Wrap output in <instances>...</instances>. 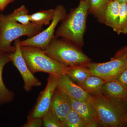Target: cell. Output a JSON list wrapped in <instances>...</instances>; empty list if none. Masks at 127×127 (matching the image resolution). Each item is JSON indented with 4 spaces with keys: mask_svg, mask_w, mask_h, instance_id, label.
I'll list each match as a JSON object with an SVG mask.
<instances>
[{
    "mask_svg": "<svg viewBox=\"0 0 127 127\" xmlns=\"http://www.w3.org/2000/svg\"><path fill=\"white\" fill-rule=\"evenodd\" d=\"M89 8L87 0H81L78 6L72 10L62 20L56 32V37H62L79 48L82 47Z\"/></svg>",
    "mask_w": 127,
    "mask_h": 127,
    "instance_id": "1",
    "label": "cell"
},
{
    "mask_svg": "<svg viewBox=\"0 0 127 127\" xmlns=\"http://www.w3.org/2000/svg\"><path fill=\"white\" fill-rule=\"evenodd\" d=\"M89 100L96 112L101 127H125L127 112L122 102L102 94L92 95Z\"/></svg>",
    "mask_w": 127,
    "mask_h": 127,
    "instance_id": "2",
    "label": "cell"
},
{
    "mask_svg": "<svg viewBox=\"0 0 127 127\" xmlns=\"http://www.w3.org/2000/svg\"><path fill=\"white\" fill-rule=\"evenodd\" d=\"M43 51L51 58L68 67L86 66L92 61L77 46L56 37Z\"/></svg>",
    "mask_w": 127,
    "mask_h": 127,
    "instance_id": "3",
    "label": "cell"
},
{
    "mask_svg": "<svg viewBox=\"0 0 127 127\" xmlns=\"http://www.w3.org/2000/svg\"><path fill=\"white\" fill-rule=\"evenodd\" d=\"M0 18V54L14 52L15 47L11 46L12 41L23 36H34L43 29L42 27L31 22L27 25L18 23L2 15Z\"/></svg>",
    "mask_w": 127,
    "mask_h": 127,
    "instance_id": "4",
    "label": "cell"
},
{
    "mask_svg": "<svg viewBox=\"0 0 127 127\" xmlns=\"http://www.w3.org/2000/svg\"><path fill=\"white\" fill-rule=\"evenodd\" d=\"M21 51L28 68L33 74L43 72L58 76L66 74L68 67L51 58L40 48L21 46Z\"/></svg>",
    "mask_w": 127,
    "mask_h": 127,
    "instance_id": "5",
    "label": "cell"
},
{
    "mask_svg": "<svg viewBox=\"0 0 127 127\" xmlns=\"http://www.w3.org/2000/svg\"><path fill=\"white\" fill-rule=\"evenodd\" d=\"M66 15L65 9L61 5L55 9V15L50 26L45 30L34 36L20 41L21 46H30L45 50L51 41L55 37V30L59 22L62 20Z\"/></svg>",
    "mask_w": 127,
    "mask_h": 127,
    "instance_id": "6",
    "label": "cell"
},
{
    "mask_svg": "<svg viewBox=\"0 0 127 127\" xmlns=\"http://www.w3.org/2000/svg\"><path fill=\"white\" fill-rule=\"evenodd\" d=\"M92 75L105 81L117 79L127 67V59L124 56L114 57L109 62L102 63H89L86 66Z\"/></svg>",
    "mask_w": 127,
    "mask_h": 127,
    "instance_id": "7",
    "label": "cell"
},
{
    "mask_svg": "<svg viewBox=\"0 0 127 127\" xmlns=\"http://www.w3.org/2000/svg\"><path fill=\"white\" fill-rule=\"evenodd\" d=\"M20 42L19 38L16 40L15 51L7 53L11 61L18 69L23 78L24 89L29 92L33 87L41 86L42 83L34 76L28 68L22 53Z\"/></svg>",
    "mask_w": 127,
    "mask_h": 127,
    "instance_id": "8",
    "label": "cell"
},
{
    "mask_svg": "<svg viewBox=\"0 0 127 127\" xmlns=\"http://www.w3.org/2000/svg\"><path fill=\"white\" fill-rule=\"evenodd\" d=\"M59 76L50 75L45 88L41 93L30 118H42L50 109L53 96L57 88Z\"/></svg>",
    "mask_w": 127,
    "mask_h": 127,
    "instance_id": "9",
    "label": "cell"
},
{
    "mask_svg": "<svg viewBox=\"0 0 127 127\" xmlns=\"http://www.w3.org/2000/svg\"><path fill=\"white\" fill-rule=\"evenodd\" d=\"M58 89L70 97L78 100H89L92 95L85 91L78 84L74 83L66 74L58 76Z\"/></svg>",
    "mask_w": 127,
    "mask_h": 127,
    "instance_id": "10",
    "label": "cell"
},
{
    "mask_svg": "<svg viewBox=\"0 0 127 127\" xmlns=\"http://www.w3.org/2000/svg\"><path fill=\"white\" fill-rule=\"evenodd\" d=\"M50 109L62 123L72 109L70 97L57 88L53 96Z\"/></svg>",
    "mask_w": 127,
    "mask_h": 127,
    "instance_id": "11",
    "label": "cell"
},
{
    "mask_svg": "<svg viewBox=\"0 0 127 127\" xmlns=\"http://www.w3.org/2000/svg\"><path fill=\"white\" fill-rule=\"evenodd\" d=\"M101 94L123 102L127 100V89L116 79L105 82L102 88Z\"/></svg>",
    "mask_w": 127,
    "mask_h": 127,
    "instance_id": "12",
    "label": "cell"
},
{
    "mask_svg": "<svg viewBox=\"0 0 127 127\" xmlns=\"http://www.w3.org/2000/svg\"><path fill=\"white\" fill-rule=\"evenodd\" d=\"M70 98L72 109L84 119L87 126L92 120L98 118L96 110L90 100H78L71 97Z\"/></svg>",
    "mask_w": 127,
    "mask_h": 127,
    "instance_id": "13",
    "label": "cell"
},
{
    "mask_svg": "<svg viewBox=\"0 0 127 127\" xmlns=\"http://www.w3.org/2000/svg\"><path fill=\"white\" fill-rule=\"evenodd\" d=\"M120 4L115 0H109L103 14V23L117 33L118 31Z\"/></svg>",
    "mask_w": 127,
    "mask_h": 127,
    "instance_id": "14",
    "label": "cell"
},
{
    "mask_svg": "<svg viewBox=\"0 0 127 127\" xmlns=\"http://www.w3.org/2000/svg\"><path fill=\"white\" fill-rule=\"evenodd\" d=\"M10 62L8 53L0 54V105L10 102L14 98V94L6 88L2 77L4 67L6 64Z\"/></svg>",
    "mask_w": 127,
    "mask_h": 127,
    "instance_id": "15",
    "label": "cell"
},
{
    "mask_svg": "<svg viewBox=\"0 0 127 127\" xmlns=\"http://www.w3.org/2000/svg\"><path fill=\"white\" fill-rule=\"evenodd\" d=\"M105 81L101 78L92 75L79 86L92 95L102 94V88Z\"/></svg>",
    "mask_w": 127,
    "mask_h": 127,
    "instance_id": "16",
    "label": "cell"
},
{
    "mask_svg": "<svg viewBox=\"0 0 127 127\" xmlns=\"http://www.w3.org/2000/svg\"><path fill=\"white\" fill-rule=\"evenodd\" d=\"M66 74L79 85L83 83L92 75L87 67L82 66L68 67Z\"/></svg>",
    "mask_w": 127,
    "mask_h": 127,
    "instance_id": "17",
    "label": "cell"
},
{
    "mask_svg": "<svg viewBox=\"0 0 127 127\" xmlns=\"http://www.w3.org/2000/svg\"><path fill=\"white\" fill-rule=\"evenodd\" d=\"M55 9L41 10L30 15V21L38 26H43L50 24L54 17Z\"/></svg>",
    "mask_w": 127,
    "mask_h": 127,
    "instance_id": "18",
    "label": "cell"
},
{
    "mask_svg": "<svg viewBox=\"0 0 127 127\" xmlns=\"http://www.w3.org/2000/svg\"><path fill=\"white\" fill-rule=\"evenodd\" d=\"M89 13L96 18L98 22L103 23V14L105 8L109 0H87Z\"/></svg>",
    "mask_w": 127,
    "mask_h": 127,
    "instance_id": "19",
    "label": "cell"
},
{
    "mask_svg": "<svg viewBox=\"0 0 127 127\" xmlns=\"http://www.w3.org/2000/svg\"><path fill=\"white\" fill-rule=\"evenodd\" d=\"M64 127H86V122L81 117L72 109L63 122Z\"/></svg>",
    "mask_w": 127,
    "mask_h": 127,
    "instance_id": "20",
    "label": "cell"
},
{
    "mask_svg": "<svg viewBox=\"0 0 127 127\" xmlns=\"http://www.w3.org/2000/svg\"><path fill=\"white\" fill-rule=\"evenodd\" d=\"M29 11L24 5H22L16 9L14 12L5 16L9 20L18 22L23 25H27L31 23Z\"/></svg>",
    "mask_w": 127,
    "mask_h": 127,
    "instance_id": "21",
    "label": "cell"
},
{
    "mask_svg": "<svg viewBox=\"0 0 127 127\" xmlns=\"http://www.w3.org/2000/svg\"><path fill=\"white\" fill-rule=\"evenodd\" d=\"M118 34H127V3H120Z\"/></svg>",
    "mask_w": 127,
    "mask_h": 127,
    "instance_id": "22",
    "label": "cell"
},
{
    "mask_svg": "<svg viewBox=\"0 0 127 127\" xmlns=\"http://www.w3.org/2000/svg\"><path fill=\"white\" fill-rule=\"evenodd\" d=\"M43 125L45 127H64L62 123L50 109L42 116Z\"/></svg>",
    "mask_w": 127,
    "mask_h": 127,
    "instance_id": "23",
    "label": "cell"
},
{
    "mask_svg": "<svg viewBox=\"0 0 127 127\" xmlns=\"http://www.w3.org/2000/svg\"><path fill=\"white\" fill-rule=\"evenodd\" d=\"M43 125V120L42 118H28L26 124H25L24 127H41Z\"/></svg>",
    "mask_w": 127,
    "mask_h": 127,
    "instance_id": "24",
    "label": "cell"
},
{
    "mask_svg": "<svg viewBox=\"0 0 127 127\" xmlns=\"http://www.w3.org/2000/svg\"><path fill=\"white\" fill-rule=\"evenodd\" d=\"M116 80L127 89V67L122 72Z\"/></svg>",
    "mask_w": 127,
    "mask_h": 127,
    "instance_id": "25",
    "label": "cell"
},
{
    "mask_svg": "<svg viewBox=\"0 0 127 127\" xmlns=\"http://www.w3.org/2000/svg\"><path fill=\"white\" fill-rule=\"evenodd\" d=\"M15 0H0V11H2L10 3L14 2Z\"/></svg>",
    "mask_w": 127,
    "mask_h": 127,
    "instance_id": "26",
    "label": "cell"
},
{
    "mask_svg": "<svg viewBox=\"0 0 127 127\" xmlns=\"http://www.w3.org/2000/svg\"><path fill=\"white\" fill-rule=\"evenodd\" d=\"M101 127L100 122L98 118H97L92 120L87 125V127Z\"/></svg>",
    "mask_w": 127,
    "mask_h": 127,
    "instance_id": "27",
    "label": "cell"
},
{
    "mask_svg": "<svg viewBox=\"0 0 127 127\" xmlns=\"http://www.w3.org/2000/svg\"><path fill=\"white\" fill-rule=\"evenodd\" d=\"M121 56H124L127 59V50H124V51L119 50L117 53L114 57H118Z\"/></svg>",
    "mask_w": 127,
    "mask_h": 127,
    "instance_id": "28",
    "label": "cell"
},
{
    "mask_svg": "<svg viewBox=\"0 0 127 127\" xmlns=\"http://www.w3.org/2000/svg\"><path fill=\"white\" fill-rule=\"evenodd\" d=\"M115 0L117 1L120 3H127V0Z\"/></svg>",
    "mask_w": 127,
    "mask_h": 127,
    "instance_id": "29",
    "label": "cell"
},
{
    "mask_svg": "<svg viewBox=\"0 0 127 127\" xmlns=\"http://www.w3.org/2000/svg\"><path fill=\"white\" fill-rule=\"evenodd\" d=\"M123 103V104H124V106L125 107V109H126L127 112V100Z\"/></svg>",
    "mask_w": 127,
    "mask_h": 127,
    "instance_id": "30",
    "label": "cell"
},
{
    "mask_svg": "<svg viewBox=\"0 0 127 127\" xmlns=\"http://www.w3.org/2000/svg\"><path fill=\"white\" fill-rule=\"evenodd\" d=\"M125 127H127V114L125 117Z\"/></svg>",
    "mask_w": 127,
    "mask_h": 127,
    "instance_id": "31",
    "label": "cell"
},
{
    "mask_svg": "<svg viewBox=\"0 0 127 127\" xmlns=\"http://www.w3.org/2000/svg\"><path fill=\"white\" fill-rule=\"evenodd\" d=\"M127 50V46L126 47H125L124 48H122V49L120 50H121V51H124V50Z\"/></svg>",
    "mask_w": 127,
    "mask_h": 127,
    "instance_id": "32",
    "label": "cell"
},
{
    "mask_svg": "<svg viewBox=\"0 0 127 127\" xmlns=\"http://www.w3.org/2000/svg\"></svg>",
    "mask_w": 127,
    "mask_h": 127,
    "instance_id": "33",
    "label": "cell"
},
{
    "mask_svg": "<svg viewBox=\"0 0 127 127\" xmlns=\"http://www.w3.org/2000/svg\"></svg>",
    "mask_w": 127,
    "mask_h": 127,
    "instance_id": "34",
    "label": "cell"
}]
</instances>
